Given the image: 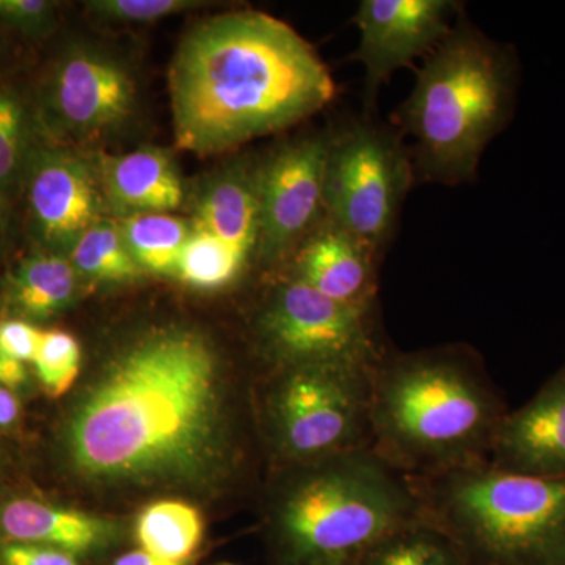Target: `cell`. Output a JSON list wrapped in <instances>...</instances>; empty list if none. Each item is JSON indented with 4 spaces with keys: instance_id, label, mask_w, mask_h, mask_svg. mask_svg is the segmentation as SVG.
I'll return each mask as SVG.
<instances>
[{
    "instance_id": "cell-1",
    "label": "cell",
    "mask_w": 565,
    "mask_h": 565,
    "mask_svg": "<svg viewBox=\"0 0 565 565\" xmlns=\"http://www.w3.org/2000/svg\"><path fill=\"white\" fill-rule=\"evenodd\" d=\"M217 352L184 327L141 334L107 364L71 416L66 448L99 482L185 479L225 448Z\"/></svg>"
},
{
    "instance_id": "cell-2",
    "label": "cell",
    "mask_w": 565,
    "mask_h": 565,
    "mask_svg": "<svg viewBox=\"0 0 565 565\" xmlns=\"http://www.w3.org/2000/svg\"><path fill=\"white\" fill-rule=\"evenodd\" d=\"M181 150H234L322 110L334 84L313 46L262 11L218 14L185 33L169 73Z\"/></svg>"
},
{
    "instance_id": "cell-3",
    "label": "cell",
    "mask_w": 565,
    "mask_h": 565,
    "mask_svg": "<svg viewBox=\"0 0 565 565\" xmlns=\"http://www.w3.org/2000/svg\"><path fill=\"white\" fill-rule=\"evenodd\" d=\"M509 408L459 345L386 352L371 373V449L407 478L489 463Z\"/></svg>"
},
{
    "instance_id": "cell-4",
    "label": "cell",
    "mask_w": 565,
    "mask_h": 565,
    "mask_svg": "<svg viewBox=\"0 0 565 565\" xmlns=\"http://www.w3.org/2000/svg\"><path fill=\"white\" fill-rule=\"evenodd\" d=\"M519 62L463 14L416 71L394 122L415 141V170L438 184L475 180L482 152L515 107Z\"/></svg>"
},
{
    "instance_id": "cell-5",
    "label": "cell",
    "mask_w": 565,
    "mask_h": 565,
    "mask_svg": "<svg viewBox=\"0 0 565 565\" xmlns=\"http://www.w3.org/2000/svg\"><path fill=\"white\" fill-rule=\"evenodd\" d=\"M294 468L274 505V530L294 565H355L386 535L427 522L411 479L373 449Z\"/></svg>"
},
{
    "instance_id": "cell-6",
    "label": "cell",
    "mask_w": 565,
    "mask_h": 565,
    "mask_svg": "<svg viewBox=\"0 0 565 565\" xmlns=\"http://www.w3.org/2000/svg\"><path fill=\"white\" fill-rule=\"evenodd\" d=\"M424 515L467 565H565V478L508 473L490 463L408 478Z\"/></svg>"
},
{
    "instance_id": "cell-7",
    "label": "cell",
    "mask_w": 565,
    "mask_h": 565,
    "mask_svg": "<svg viewBox=\"0 0 565 565\" xmlns=\"http://www.w3.org/2000/svg\"><path fill=\"white\" fill-rule=\"evenodd\" d=\"M371 373L348 364L282 367L266 405L282 462L302 467L371 449Z\"/></svg>"
},
{
    "instance_id": "cell-8",
    "label": "cell",
    "mask_w": 565,
    "mask_h": 565,
    "mask_svg": "<svg viewBox=\"0 0 565 565\" xmlns=\"http://www.w3.org/2000/svg\"><path fill=\"white\" fill-rule=\"evenodd\" d=\"M414 177V159L401 136L370 120L351 122L330 143L327 218L381 258Z\"/></svg>"
},
{
    "instance_id": "cell-9",
    "label": "cell",
    "mask_w": 565,
    "mask_h": 565,
    "mask_svg": "<svg viewBox=\"0 0 565 565\" xmlns=\"http://www.w3.org/2000/svg\"><path fill=\"white\" fill-rule=\"evenodd\" d=\"M256 329L264 353L280 370L305 364L374 370L386 353L374 313L334 302L292 277L270 292Z\"/></svg>"
},
{
    "instance_id": "cell-10",
    "label": "cell",
    "mask_w": 565,
    "mask_h": 565,
    "mask_svg": "<svg viewBox=\"0 0 565 565\" xmlns=\"http://www.w3.org/2000/svg\"><path fill=\"white\" fill-rule=\"evenodd\" d=\"M332 136L318 134L289 141L258 163L259 262H280L326 221Z\"/></svg>"
},
{
    "instance_id": "cell-11",
    "label": "cell",
    "mask_w": 565,
    "mask_h": 565,
    "mask_svg": "<svg viewBox=\"0 0 565 565\" xmlns=\"http://www.w3.org/2000/svg\"><path fill=\"white\" fill-rule=\"evenodd\" d=\"M462 3L456 0H362L353 24L360 43L352 61L362 63L364 102L373 110L382 85L415 58L427 57L449 35Z\"/></svg>"
},
{
    "instance_id": "cell-12",
    "label": "cell",
    "mask_w": 565,
    "mask_h": 565,
    "mask_svg": "<svg viewBox=\"0 0 565 565\" xmlns=\"http://www.w3.org/2000/svg\"><path fill=\"white\" fill-rule=\"evenodd\" d=\"M136 103V87L120 62L92 50L62 55L41 92V118L58 136L90 137L118 128Z\"/></svg>"
},
{
    "instance_id": "cell-13",
    "label": "cell",
    "mask_w": 565,
    "mask_h": 565,
    "mask_svg": "<svg viewBox=\"0 0 565 565\" xmlns=\"http://www.w3.org/2000/svg\"><path fill=\"white\" fill-rule=\"evenodd\" d=\"M22 182L33 233L47 252L68 255L82 234L103 221L98 173L74 152L32 150Z\"/></svg>"
},
{
    "instance_id": "cell-14",
    "label": "cell",
    "mask_w": 565,
    "mask_h": 565,
    "mask_svg": "<svg viewBox=\"0 0 565 565\" xmlns=\"http://www.w3.org/2000/svg\"><path fill=\"white\" fill-rule=\"evenodd\" d=\"M489 463L508 473L565 478V363L527 403L508 412Z\"/></svg>"
},
{
    "instance_id": "cell-15",
    "label": "cell",
    "mask_w": 565,
    "mask_h": 565,
    "mask_svg": "<svg viewBox=\"0 0 565 565\" xmlns=\"http://www.w3.org/2000/svg\"><path fill=\"white\" fill-rule=\"evenodd\" d=\"M377 262L379 256L362 241L326 218L296 248L289 277L334 302L374 313Z\"/></svg>"
},
{
    "instance_id": "cell-16",
    "label": "cell",
    "mask_w": 565,
    "mask_h": 565,
    "mask_svg": "<svg viewBox=\"0 0 565 565\" xmlns=\"http://www.w3.org/2000/svg\"><path fill=\"white\" fill-rule=\"evenodd\" d=\"M96 173L104 204L125 218L177 210L184 196L172 158L159 148L107 156Z\"/></svg>"
},
{
    "instance_id": "cell-17",
    "label": "cell",
    "mask_w": 565,
    "mask_h": 565,
    "mask_svg": "<svg viewBox=\"0 0 565 565\" xmlns=\"http://www.w3.org/2000/svg\"><path fill=\"white\" fill-rule=\"evenodd\" d=\"M0 534L9 542L52 546L76 556L109 544L114 525L99 516L20 498L0 508Z\"/></svg>"
},
{
    "instance_id": "cell-18",
    "label": "cell",
    "mask_w": 565,
    "mask_h": 565,
    "mask_svg": "<svg viewBox=\"0 0 565 565\" xmlns=\"http://www.w3.org/2000/svg\"><path fill=\"white\" fill-rule=\"evenodd\" d=\"M195 228L214 234L252 258L259 259L258 163H239L214 178L196 207Z\"/></svg>"
},
{
    "instance_id": "cell-19",
    "label": "cell",
    "mask_w": 565,
    "mask_h": 565,
    "mask_svg": "<svg viewBox=\"0 0 565 565\" xmlns=\"http://www.w3.org/2000/svg\"><path fill=\"white\" fill-rule=\"evenodd\" d=\"M79 278L66 256L47 250L33 253L7 277V300L18 315L44 321L74 302Z\"/></svg>"
},
{
    "instance_id": "cell-20",
    "label": "cell",
    "mask_w": 565,
    "mask_h": 565,
    "mask_svg": "<svg viewBox=\"0 0 565 565\" xmlns=\"http://www.w3.org/2000/svg\"><path fill=\"white\" fill-rule=\"evenodd\" d=\"M203 537V520L193 505L159 501L148 505L137 520V541L151 555L184 564Z\"/></svg>"
},
{
    "instance_id": "cell-21",
    "label": "cell",
    "mask_w": 565,
    "mask_h": 565,
    "mask_svg": "<svg viewBox=\"0 0 565 565\" xmlns=\"http://www.w3.org/2000/svg\"><path fill=\"white\" fill-rule=\"evenodd\" d=\"M126 245L141 270L174 275L182 248L193 233L188 222L180 217L156 212L122 218L120 223Z\"/></svg>"
},
{
    "instance_id": "cell-22",
    "label": "cell",
    "mask_w": 565,
    "mask_h": 565,
    "mask_svg": "<svg viewBox=\"0 0 565 565\" xmlns=\"http://www.w3.org/2000/svg\"><path fill=\"white\" fill-rule=\"evenodd\" d=\"M66 258L79 277L95 281H132L143 274L126 245L120 223L106 218L82 234Z\"/></svg>"
},
{
    "instance_id": "cell-23",
    "label": "cell",
    "mask_w": 565,
    "mask_h": 565,
    "mask_svg": "<svg viewBox=\"0 0 565 565\" xmlns=\"http://www.w3.org/2000/svg\"><path fill=\"white\" fill-rule=\"evenodd\" d=\"M355 565H467L455 541L429 522L394 531L371 546Z\"/></svg>"
},
{
    "instance_id": "cell-24",
    "label": "cell",
    "mask_w": 565,
    "mask_h": 565,
    "mask_svg": "<svg viewBox=\"0 0 565 565\" xmlns=\"http://www.w3.org/2000/svg\"><path fill=\"white\" fill-rule=\"evenodd\" d=\"M250 259L214 234L193 228L174 275L192 288L218 289L236 280Z\"/></svg>"
},
{
    "instance_id": "cell-25",
    "label": "cell",
    "mask_w": 565,
    "mask_h": 565,
    "mask_svg": "<svg viewBox=\"0 0 565 565\" xmlns=\"http://www.w3.org/2000/svg\"><path fill=\"white\" fill-rule=\"evenodd\" d=\"M31 151L24 104L17 93L0 88V195H10L24 181Z\"/></svg>"
},
{
    "instance_id": "cell-26",
    "label": "cell",
    "mask_w": 565,
    "mask_h": 565,
    "mask_svg": "<svg viewBox=\"0 0 565 565\" xmlns=\"http://www.w3.org/2000/svg\"><path fill=\"white\" fill-rule=\"evenodd\" d=\"M81 359V345L73 334L63 330L41 333L33 364L47 396L61 397L68 393L79 375Z\"/></svg>"
},
{
    "instance_id": "cell-27",
    "label": "cell",
    "mask_w": 565,
    "mask_h": 565,
    "mask_svg": "<svg viewBox=\"0 0 565 565\" xmlns=\"http://www.w3.org/2000/svg\"><path fill=\"white\" fill-rule=\"evenodd\" d=\"M202 6L193 0H95L87 3V9L107 21L151 22Z\"/></svg>"
},
{
    "instance_id": "cell-28",
    "label": "cell",
    "mask_w": 565,
    "mask_h": 565,
    "mask_svg": "<svg viewBox=\"0 0 565 565\" xmlns=\"http://www.w3.org/2000/svg\"><path fill=\"white\" fill-rule=\"evenodd\" d=\"M57 3L47 0H0V24L22 35H47L55 24Z\"/></svg>"
},
{
    "instance_id": "cell-29",
    "label": "cell",
    "mask_w": 565,
    "mask_h": 565,
    "mask_svg": "<svg viewBox=\"0 0 565 565\" xmlns=\"http://www.w3.org/2000/svg\"><path fill=\"white\" fill-rule=\"evenodd\" d=\"M43 330L22 319L0 321V351L20 363H33Z\"/></svg>"
},
{
    "instance_id": "cell-30",
    "label": "cell",
    "mask_w": 565,
    "mask_h": 565,
    "mask_svg": "<svg viewBox=\"0 0 565 565\" xmlns=\"http://www.w3.org/2000/svg\"><path fill=\"white\" fill-rule=\"evenodd\" d=\"M0 565H81L76 556L52 546L9 542L0 546Z\"/></svg>"
},
{
    "instance_id": "cell-31",
    "label": "cell",
    "mask_w": 565,
    "mask_h": 565,
    "mask_svg": "<svg viewBox=\"0 0 565 565\" xmlns=\"http://www.w3.org/2000/svg\"><path fill=\"white\" fill-rule=\"evenodd\" d=\"M28 381V371L24 363L10 359L6 353L0 351V385L7 388H18Z\"/></svg>"
},
{
    "instance_id": "cell-32",
    "label": "cell",
    "mask_w": 565,
    "mask_h": 565,
    "mask_svg": "<svg viewBox=\"0 0 565 565\" xmlns=\"http://www.w3.org/2000/svg\"><path fill=\"white\" fill-rule=\"evenodd\" d=\"M21 405L11 388L0 385V427H9L20 418Z\"/></svg>"
},
{
    "instance_id": "cell-33",
    "label": "cell",
    "mask_w": 565,
    "mask_h": 565,
    "mask_svg": "<svg viewBox=\"0 0 565 565\" xmlns=\"http://www.w3.org/2000/svg\"><path fill=\"white\" fill-rule=\"evenodd\" d=\"M114 565H184L170 563V561L161 559V557L151 555L145 550H136V552L126 553L115 561Z\"/></svg>"
}]
</instances>
